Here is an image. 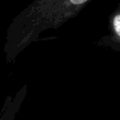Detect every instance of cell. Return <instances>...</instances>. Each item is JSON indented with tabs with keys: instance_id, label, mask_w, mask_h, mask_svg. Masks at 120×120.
<instances>
[{
	"instance_id": "cell-1",
	"label": "cell",
	"mask_w": 120,
	"mask_h": 120,
	"mask_svg": "<svg viewBox=\"0 0 120 120\" xmlns=\"http://www.w3.org/2000/svg\"><path fill=\"white\" fill-rule=\"evenodd\" d=\"M91 0H34L10 22L3 47L5 60L13 64L42 32L57 30L75 18Z\"/></svg>"
},
{
	"instance_id": "cell-3",
	"label": "cell",
	"mask_w": 120,
	"mask_h": 120,
	"mask_svg": "<svg viewBox=\"0 0 120 120\" xmlns=\"http://www.w3.org/2000/svg\"><path fill=\"white\" fill-rule=\"evenodd\" d=\"M27 93V84H24L16 94V96L13 98H10V97H8L6 101L5 104L2 108V112L1 113V117L0 120H13L16 113L19 112L22 103L26 96Z\"/></svg>"
},
{
	"instance_id": "cell-2",
	"label": "cell",
	"mask_w": 120,
	"mask_h": 120,
	"mask_svg": "<svg viewBox=\"0 0 120 120\" xmlns=\"http://www.w3.org/2000/svg\"><path fill=\"white\" fill-rule=\"evenodd\" d=\"M108 30L109 33L102 36L96 45L120 52V2L108 18Z\"/></svg>"
}]
</instances>
